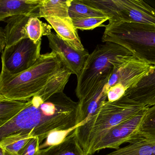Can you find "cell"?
Segmentation results:
<instances>
[{
    "instance_id": "cell-28",
    "label": "cell",
    "mask_w": 155,
    "mask_h": 155,
    "mask_svg": "<svg viewBox=\"0 0 155 155\" xmlns=\"http://www.w3.org/2000/svg\"><path fill=\"white\" fill-rule=\"evenodd\" d=\"M5 151V155H17L12 154L10 153H8V152H6V151Z\"/></svg>"
},
{
    "instance_id": "cell-25",
    "label": "cell",
    "mask_w": 155,
    "mask_h": 155,
    "mask_svg": "<svg viewBox=\"0 0 155 155\" xmlns=\"http://www.w3.org/2000/svg\"><path fill=\"white\" fill-rule=\"evenodd\" d=\"M148 140L149 143L151 145L152 149V155H155V138H147Z\"/></svg>"
},
{
    "instance_id": "cell-22",
    "label": "cell",
    "mask_w": 155,
    "mask_h": 155,
    "mask_svg": "<svg viewBox=\"0 0 155 155\" xmlns=\"http://www.w3.org/2000/svg\"><path fill=\"white\" fill-rule=\"evenodd\" d=\"M73 24L77 30H91L96 27L105 26L103 24L109 20L107 17H84V18L71 19Z\"/></svg>"
},
{
    "instance_id": "cell-7",
    "label": "cell",
    "mask_w": 155,
    "mask_h": 155,
    "mask_svg": "<svg viewBox=\"0 0 155 155\" xmlns=\"http://www.w3.org/2000/svg\"><path fill=\"white\" fill-rule=\"evenodd\" d=\"M41 41L35 43L29 38L5 47L2 52V72L15 75L33 66L40 57Z\"/></svg>"
},
{
    "instance_id": "cell-18",
    "label": "cell",
    "mask_w": 155,
    "mask_h": 155,
    "mask_svg": "<svg viewBox=\"0 0 155 155\" xmlns=\"http://www.w3.org/2000/svg\"><path fill=\"white\" fill-rule=\"evenodd\" d=\"M52 28L50 25L43 22L39 18L31 16L26 25V33L28 38L37 43L41 41L43 36L51 34Z\"/></svg>"
},
{
    "instance_id": "cell-19",
    "label": "cell",
    "mask_w": 155,
    "mask_h": 155,
    "mask_svg": "<svg viewBox=\"0 0 155 155\" xmlns=\"http://www.w3.org/2000/svg\"><path fill=\"white\" fill-rule=\"evenodd\" d=\"M27 102L0 100V127L12 119L26 106Z\"/></svg>"
},
{
    "instance_id": "cell-23",
    "label": "cell",
    "mask_w": 155,
    "mask_h": 155,
    "mask_svg": "<svg viewBox=\"0 0 155 155\" xmlns=\"http://www.w3.org/2000/svg\"><path fill=\"white\" fill-rule=\"evenodd\" d=\"M40 144L38 137H31L17 155H39Z\"/></svg>"
},
{
    "instance_id": "cell-12",
    "label": "cell",
    "mask_w": 155,
    "mask_h": 155,
    "mask_svg": "<svg viewBox=\"0 0 155 155\" xmlns=\"http://www.w3.org/2000/svg\"><path fill=\"white\" fill-rule=\"evenodd\" d=\"M44 18L55 31L56 34L72 47L78 51L85 49L71 18L62 19L55 16H46Z\"/></svg>"
},
{
    "instance_id": "cell-10",
    "label": "cell",
    "mask_w": 155,
    "mask_h": 155,
    "mask_svg": "<svg viewBox=\"0 0 155 155\" xmlns=\"http://www.w3.org/2000/svg\"><path fill=\"white\" fill-rule=\"evenodd\" d=\"M42 0H0V22L16 15L37 17Z\"/></svg>"
},
{
    "instance_id": "cell-24",
    "label": "cell",
    "mask_w": 155,
    "mask_h": 155,
    "mask_svg": "<svg viewBox=\"0 0 155 155\" xmlns=\"http://www.w3.org/2000/svg\"><path fill=\"white\" fill-rule=\"evenodd\" d=\"M5 46V37L4 29L0 27V52H2Z\"/></svg>"
},
{
    "instance_id": "cell-21",
    "label": "cell",
    "mask_w": 155,
    "mask_h": 155,
    "mask_svg": "<svg viewBox=\"0 0 155 155\" xmlns=\"http://www.w3.org/2000/svg\"><path fill=\"white\" fill-rule=\"evenodd\" d=\"M138 133L144 138H155V105L147 110Z\"/></svg>"
},
{
    "instance_id": "cell-6",
    "label": "cell",
    "mask_w": 155,
    "mask_h": 155,
    "mask_svg": "<svg viewBox=\"0 0 155 155\" xmlns=\"http://www.w3.org/2000/svg\"><path fill=\"white\" fill-rule=\"evenodd\" d=\"M155 66L131 55L116 67L105 85L107 101L121 98L127 89L135 86L142 78L153 72Z\"/></svg>"
},
{
    "instance_id": "cell-9",
    "label": "cell",
    "mask_w": 155,
    "mask_h": 155,
    "mask_svg": "<svg viewBox=\"0 0 155 155\" xmlns=\"http://www.w3.org/2000/svg\"><path fill=\"white\" fill-rule=\"evenodd\" d=\"M47 37L52 52L58 55L72 74L78 77L89 56L88 51L75 50L54 33L52 32Z\"/></svg>"
},
{
    "instance_id": "cell-14",
    "label": "cell",
    "mask_w": 155,
    "mask_h": 155,
    "mask_svg": "<svg viewBox=\"0 0 155 155\" xmlns=\"http://www.w3.org/2000/svg\"><path fill=\"white\" fill-rule=\"evenodd\" d=\"M39 155H87L78 143L75 129L61 142L40 149Z\"/></svg>"
},
{
    "instance_id": "cell-26",
    "label": "cell",
    "mask_w": 155,
    "mask_h": 155,
    "mask_svg": "<svg viewBox=\"0 0 155 155\" xmlns=\"http://www.w3.org/2000/svg\"><path fill=\"white\" fill-rule=\"evenodd\" d=\"M147 3L149 4L155 11V0H144Z\"/></svg>"
},
{
    "instance_id": "cell-27",
    "label": "cell",
    "mask_w": 155,
    "mask_h": 155,
    "mask_svg": "<svg viewBox=\"0 0 155 155\" xmlns=\"http://www.w3.org/2000/svg\"><path fill=\"white\" fill-rule=\"evenodd\" d=\"M5 151L4 149L0 147V155H5Z\"/></svg>"
},
{
    "instance_id": "cell-5",
    "label": "cell",
    "mask_w": 155,
    "mask_h": 155,
    "mask_svg": "<svg viewBox=\"0 0 155 155\" xmlns=\"http://www.w3.org/2000/svg\"><path fill=\"white\" fill-rule=\"evenodd\" d=\"M105 12L109 23H135L155 26V11L144 0H82Z\"/></svg>"
},
{
    "instance_id": "cell-11",
    "label": "cell",
    "mask_w": 155,
    "mask_h": 155,
    "mask_svg": "<svg viewBox=\"0 0 155 155\" xmlns=\"http://www.w3.org/2000/svg\"><path fill=\"white\" fill-rule=\"evenodd\" d=\"M130 99L148 107L155 105V67L153 72L142 78L124 94Z\"/></svg>"
},
{
    "instance_id": "cell-15",
    "label": "cell",
    "mask_w": 155,
    "mask_h": 155,
    "mask_svg": "<svg viewBox=\"0 0 155 155\" xmlns=\"http://www.w3.org/2000/svg\"><path fill=\"white\" fill-rule=\"evenodd\" d=\"M72 0H42L37 12V18L55 16L70 19L69 9Z\"/></svg>"
},
{
    "instance_id": "cell-13",
    "label": "cell",
    "mask_w": 155,
    "mask_h": 155,
    "mask_svg": "<svg viewBox=\"0 0 155 155\" xmlns=\"http://www.w3.org/2000/svg\"><path fill=\"white\" fill-rule=\"evenodd\" d=\"M30 17L28 15H16L5 21L7 23L4 29L5 47H9L21 40L28 38L26 25Z\"/></svg>"
},
{
    "instance_id": "cell-3",
    "label": "cell",
    "mask_w": 155,
    "mask_h": 155,
    "mask_svg": "<svg viewBox=\"0 0 155 155\" xmlns=\"http://www.w3.org/2000/svg\"><path fill=\"white\" fill-rule=\"evenodd\" d=\"M148 106L125 95L116 101H107L83 124L75 129L78 143L87 155L110 129Z\"/></svg>"
},
{
    "instance_id": "cell-17",
    "label": "cell",
    "mask_w": 155,
    "mask_h": 155,
    "mask_svg": "<svg viewBox=\"0 0 155 155\" xmlns=\"http://www.w3.org/2000/svg\"><path fill=\"white\" fill-rule=\"evenodd\" d=\"M69 15L71 19L91 17L109 18L104 12L89 6L81 0H72L69 7Z\"/></svg>"
},
{
    "instance_id": "cell-16",
    "label": "cell",
    "mask_w": 155,
    "mask_h": 155,
    "mask_svg": "<svg viewBox=\"0 0 155 155\" xmlns=\"http://www.w3.org/2000/svg\"><path fill=\"white\" fill-rule=\"evenodd\" d=\"M129 144L105 155H152L151 145L147 138L138 136Z\"/></svg>"
},
{
    "instance_id": "cell-4",
    "label": "cell",
    "mask_w": 155,
    "mask_h": 155,
    "mask_svg": "<svg viewBox=\"0 0 155 155\" xmlns=\"http://www.w3.org/2000/svg\"><path fill=\"white\" fill-rule=\"evenodd\" d=\"M103 42L117 44L133 56L155 66V26L135 23H109L105 25Z\"/></svg>"
},
{
    "instance_id": "cell-8",
    "label": "cell",
    "mask_w": 155,
    "mask_h": 155,
    "mask_svg": "<svg viewBox=\"0 0 155 155\" xmlns=\"http://www.w3.org/2000/svg\"><path fill=\"white\" fill-rule=\"evenodd\" d=\"M110 129L92 148L87 155H93L98 151L106 149H117L126 143H130L139 136V129L147 108Z\"/></svg>"
},
{
    "instance_id": "cell-2",
    "label": "cell",
    "mask_w": 155,
    "mask_h": 155,
    "mask_svg": "<svg viewBox=\"0 0 155 155\" xmlns=\"http://www.w3.org/2000/svg\"><path fill=\"white\" fill-rule=\"evenodd\" d=\"M131 55L128 50L114 43L97 45L88 56L77 77L75 93L78 104L91 99L107 83L115 68Z\"/></svg>"
},
{
    "instance_id": "cell-20",
    "label": "cell",
    "mask_w": 155,
    "mask_h": 155,
    "mask_svg": "<svg viewBox=\"0 0 155 155\" xmlns=\"http://www.w3.org/2000/svg\"><path fill=\"white\" fill-rule=\"evenodd\" d=\"M31 137L26 134H16L1 140L0 147L10 153L17 155Z\"/></svg>"
},
{
    "instance_id": "cell-1",
    "label": "cell",
    "mask_w": 155,
    "mask_h": 155,
    "mask_svg": "<svg viewBox=\"0 0 155 155\" xmlns=\"http://www.w3.org/2000/svg\"><path fill=\"white\" fill-rule=\"evenodd\" d=\"M72 73L54 52L41 54L26 71L11 75L1 72L0 95L12 101L27 102L54 82L71 77Z\"/></svg>"
}]
</instances>
